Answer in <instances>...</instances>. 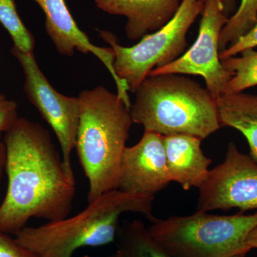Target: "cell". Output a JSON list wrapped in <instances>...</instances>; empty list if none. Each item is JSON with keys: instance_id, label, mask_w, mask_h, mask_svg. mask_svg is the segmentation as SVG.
Segmentation results:
<instances>
[{"instance_id": "1", "label": "cell", "mask_w": 257, "mask_h": 257, "mask_svg": "<svg viewBox=\"0 0 257 257\" xmlns=\"http://www.w3.org/2000/svg\"><path fill=\"white\" fill-rule=\"evenodd\" d=\"M8 189L0 204V232L15 234L31 219L58 221L70 214L76 181L48 130L23 117L5 133Z\"/></svg>"}, {"instance_id": "2", "label": "cell", "mask_w": 257, "mask_h": 257, "mask_svg": "<svg viewBox=\"0 0 257 257\" xmlns=\"http://www.w3.org/2000/svg\"><path fill=\"white\" fill-rule=\"evenodd\" d=\"M75 149L89 182L88 204L117 189L120 164L133 120L124 101L102 86L79 94Z\"/></svg>"}, {"instance_id": "3", "label": "cell", "mask_w": 257, "mask_h": 257, "mask_svg": "<svg viewBox=\"0 0 257 257\" xmlns=\"http://www.w3.org/2000/svg\"><path fill=\"white\" fill-rule=\"evenodd\" d=\"M155 196L106 193L72 216L34 227L25 226L15 239L37 257H72L78 248L101 246L116 239L119 219L126 213L151 217Z\"/></svg>"}, {"instance_id": "4", "label": "cell", "mask_w": 257, "mask_h": 257, "mask_svg": "<svg viewBox=\"0 0 257 257\" xmlns=\"http://www.w3.org/2000/svg\"><path fill=\"white\" fill-rule=\"evenodd\" d=\"M135 94L130 114L145 131L163 136L183 134L203 140L221 128L216 99L188 77L149 76Z\"/></svg>"}, {"instance_id": "5", "label": "cell", "mask_w": 257, "mask_h": 257, "mask_svg": "<svg viewBox=\"0 0 257 257\" xmlns=\"http://www.w3.org/2000/svg\"><path fill=\"white\" fill-rule=\"evenodd\" d=\"M153 239L172 257H231L246 255L248 234L257 227V212L220 216L198 211L167 219L148 218Z\"/></svg>"}, {"instance_id": "6", "label": "cell", "mask_w": 257, "mask_h": 257, "mask_svg": "<svg viewBox=\"0 0 257 257\" xmlns=\"http://www.w3.org/2000/svg\"><path fill=\"white\" fill-rule=\"evenodd\" d=\"M205 0H182L173 18L156 32L145 35L137 45L121 46L111 32L99 30V36L114 54V69L118 78L135 93L153 69L178 59L187 49V35L202 14Z\"/></svg>"}, {"instance_id": "7", "label": "cell", "mask_w": 257, "mask_h": 257, "mask_svg": "<svg viewBox=\"0 0 257 257\" xmlns=\"http://www.w3.org/2000/svg\"><path fill=\"white\" fill-rule=\"evenodd\" d=\"M228 20L221 0H205L197 38L192 46L174 62L153 69L149 76L167 74L202 76L207 90L217 100L232 77L219 57V37Z\"/></svg>"}, {"instance_id": "8", "label": "cell", "mask_w": 257, "mask_h": 257, "mask_svg": "<svg viewBox=\"0 0 257 257\" xmlns=\"http://www.w3.org/2000/svg\"><path fill=\"white\" fill-rule=\"evenodd\" d=\"M12 53L23 68L24 89L29 100L53 130L60 143L64 167L74 177L71 155L77 141L79 98L64 95L54 89L39 67L34 52L24 53L13 47Z\"/></svg>"}, {"instance_id": "9", "label": "cell", "mask_w": 257, "mask_h": 257, "mask_svg": "<svg viewBox=\"0 0 257 257\" xmlns=\"http://www.w3.org/2000/svg\"><path fill=\"white\" fill-rule=\"evenodd\" d=\"M257 209V163L229 143L225 160L209 170L199 188L197 211Z\"/></svg>"}, {"instance_id": "10", "label": "cell", "mask_w": 257, "mask_h": 257, "mask_svg": "<svg viewBox=\"0 0 257 257\" xmlns=\"http://www.w3.org/2000/svg\"><path fill=\"white\" fill-rule=\"evenodd\" d=\"M170 182L163 135L145 131L138 143L125 148L117 189L128 194L155 196Z\"/></svg>"}, {"instance_id": "11", "label": "cell", "mask_w": 257, "mask_h": 257, "mask_svg": "<svg viewBox=\"0 0 257 257\" xmlns=\"http://www.w3.org/2000/svg\"><path fill=\"white\" fill-rule=\"evenodd\" d=\"M45 15V30L57 52L72 57L75 50L83 54L92 53L104 64L114 79L117 95L127 107L131 106L128 87L121 82L114 69V54L111 47L96 46L77 26L64 0H35Z\"/></svg>"}, {"instance_id": "12", "label": "cell", "mask_w": 257, "mask_h": 257, "mask_svg": "<svg viewBox=\"0 0 257 257\" xmlns=\"http://www.w3.org/2000/svg\"><path fill=\"white\" fill-rule=\"evenodd\" d=\"M182 0H94L96 7L110 15L127 19L125 32L131 41L140 40L169 23Z\"/></svg>"}, {"instance_id": "13", "label": "cell", "mask_w": 257, "mask_h": 257, "mask_svg": "<svg viewBox=\"0 0 257 257\" xmlns=\"http://www.w3.org/2000/svg\"><path fill=\"white\" fill-rule=\"evenodd\" d=\"M167 169L171 182L184 190L199 189L207 178L212 161L204 155L202 140L192 135L176 134L163 136Z\"/></svg>"}, {"instance_id": "14", "label": "cell", "mask_w": 257, "mask_h": 257, "mask_svg": "<svg viewBox=\"0 0 257 257\" xmlns=\"http://www.w3.org/2000/svg\"><path fill=\"white\" fill-rule=\"evenodd\" d=\"M216 104L221 126L242 134L249 147V156L257 163V94H223Z\"/></svg>"}, {"instance_id": "15", "label": "cell", "mask_w": 257, "mask_h": 257, "mask_svg": "<svg viewBox=\"0 0 257 257\" xmlns=\"http://www.w3.org/2000/svg\"><path fill=\"white\" fill-rule=\"evenodd\" d=\"M115 241L124 257H172L152 237L140 220H125L120 224Z\"/></svg>"}, {"instance_id": "16", "label": "cell", "mask_w": 257, "mask_h": 257, "mask_svg": "<svg viewBox=\"0 0 257 257\" xmlns=\"http://www.w3.org/2000/svg\"><path fill=\"white\" fill-rule=\"evenodd\" d=\"M239 55L221 61L224 68L232 74L224 94L241 92L257 86V51L248 49Z\"/></svg>"}, {"instance_id": "17", "label": "cell", "mask_w": 257, "mask_h": 257, "mask_svg": "<svg viewBox=\"0 0 257 257\" xmlns=\"http://www.w3.org/2000/svg\"><path fill=\"white\" fill-rule=\"evenodd\" d=\"M257 23V0H241L234 15L221 30L219 37L220 52L246 35Z\"/></svg>"}, {"instance_id": "18", "label": "cell", "mask_w": 257, "mask_h": 257, "mask_svg": "<svg viewBox=\"0 0 257 257\" xmlns=\"http://www.w3.org/2000/svg\"><path fill=\"white\" fill-rule=\"evenodd\" d=\"M0 23L9 32L15 48L24 53L34 52L35 38L20 18L14 0H0Z\"/></svg>"}, {"instance_id": "19", "label": "cell", "mask_w": 257, "mask_h": 257, "mask_svg": "<svg viewBox=\"0 0 257 257\" xmlns=\"http://www.w3.org/2000/svg\"><path fill=\"white\" fill-rule=\"evenodd\" d=\"M257 47V23L246 35L240 37L234 44L220 52L221 61L239 55L243 51Z\"/></svg>"}, {"instance_id": "20", "label": "cell", "mask_w": 257, "mask_h": 257, "mask_svg": "<svg viewBox=\"0 0 257 257\" xmlns=\"http://www.w3.org/2000/svg\"><path fill=\"white\" fill-rule=\"evenodd\" d=\"M18 119L17 103L0 93V133H6Z\"/></svg>"}, {"instance_id": "21", "label": "cell", "mask_w": 257, "mask_h": 257, "mask_svg": "<svg viewBox=\"0 0 257 257\" xmlns=\"http://www.w3.org/2000/svg\"><path fill=\"white\" fill-rule=\"evenodd\" d=\"M0 257H37L10 234L0 232Z\"/></svg>"}, {"instance_id": "22", "label": "cell", "mask_w": 257, "mask_h": 257, "mask_svg": "<svg viewBox=\"0 0 257 257\" xmlns=\"http://www.w3.org/2000/svg\"><path fill=\"white\" fill-rule=\"evenodd\" d=\"M6 165V147L3 140V133H0V183L5 172Z\"/></svg>"}, {"instance_id": "23", "label": "cell", "mask_w": 257, "mask_h": 257, "mask_svg": "<svg viewBox=\"0 0 257 257\" xmlns=\"http://www.w3.org/2000/svg\"><path fill=\"white\" fill-rule=\"evenodd\" d=\"M221 2L224 7L225 14L229 18L237 10L238 0H221Z\"/></svg>"}, {"instance_id": "24", "label": "cell", "mask_w": 257, "mask_h": 257, "mask_svg": "<svg viewBox=\"0 0 257 257\" xmlns=\"http://www.w3.org/2000/svg\"><path fill=\"white\" fill-rule=\"evenodd\" d=\"M246 244L249 246L251 249L252 248H257V227L248 234L247 239H246Z\"/></svg>"}, {"instance_id": "25", "label": "cell", "mask_w": 257, "mask_h": 257, "mask_svg": "<svg viewBox=\"0 0 257 257\" xmlns=\"http://www.w3.org/2000/svg\"><path fill=\"white\" fill-rule=\"evenodd\" d=\"M108 257H124V256H123L122 253L120 252L119 251H117L116 253H114V254L111 255V256Z\"/></svg>"}, {"instance_id": "26", "label": "cell", "mask_w": 257, "mask_h": 257, "mask_svg": "<svg viewBox=\"0 0 257 257\" xmlns=\"http://www.w3.org/2000/svg\"><path fill=\"white\" fill-rule=\"evenodd\" d=\"M231 257H245L244 255H235V256H232Z\"/></svg>"}, {"instance_id": "27", "label": "cell", "mask_w": 257, "mask_h": 257, "mask_svg": "<svg viewBox=\"0 0 257 257\" xmlns=\"http://www.w3.org/2000/svg\"><path fill=\"white\" fill-rule=\"evenodd\" d=\"M83 257H90V256H88V255H84V256Z\"/></svg>"}]
</instances>
